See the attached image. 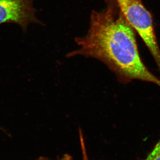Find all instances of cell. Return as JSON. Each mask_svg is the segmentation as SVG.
I'll list each match as a JSON object with an SVG mask.
<instances>
[{
  "label": "cell",
  "mask_w": 160,
  "mask_h": 160,
  "mask_svg": "<svg viewBox=\"0 0 160 160\" xmlns=\"http://www.w3.org/2000/svg\"><path fill=\"white\" fill-rule=\"evenodd\" d=\"M35 0H0V25L13 23L26 31L29 24H39L33 7Z\"/></svg>",
  "instance_id": "3957f363"
},
{
  "label": "cell",
  "mask_w": 160,
  "mask_h": 160,
  "mask_svg": "<svg viewBox=\"0 0 160 160\" xmlns=\"http://www.w3.org/2000/svg\"><path fill=\"white\" fill-rule=\"evenodd\" d=\"M38 160H49L45 158H41ZM73 160L71 156L68 154H65L62 158H61L59 160Z\"/></svg>",
  "instance_id": "8992f818"
},
{
  "label": "cell",
  "mask_w": 160,
  "mask_h": 160,
  "mask_svg": "<svg viewBox=\"0 0 160 160\" xmlns=\"http://www.w3.org/2000/svg\"><path fill=\"white\" fill-rule=\"evenodd\" d=\"M80 140L81 149H82V160H89L87 151H86L85 141H84V138H83L82 132L81 131H80Z\"/></svg>",
  "instance_id": "5b68a950"
},
{
  "label": "cell",
  "mask_w": 160,
  "mask_h": 160,
  "mask_svg": "<svg viewBox=\"0 0 160 160\" xmlns=\"http://www.w3.org/2000/svg\"><path fill=\"white\" fill-rule=\"evenodd\" d=\"M104 11H93L86 36L76 38L79 49L70 56L82 55L105 63L122 80H138L160 87V80L143 62L134 29L119 9L115 0H107Z\"/></svg>",
  "instance_id": "6da1fadb"
},
{
  "label": "cell",
  "mask_w": 160,
  "mask_h": 160,
  "mask_svg": "<svg viewBox=\"0 0 160 160\" xmlns=\"http://www.w3.org/2000/svg\"><path fill=\"white\" fill-rule=\"evenodd\" d=\"M144 160H160V140Z\"/></svg>",
  "instance_id": "277c9868"
},
{
  "label": "cell",
  "mask_w": 160,
  "mask_h": 160,
  "mask_svg": "<svg viewBox=\"0 0 160 160\" xmlns=\"http://www.w3.org/2000/svg\"><path fill=\"white\" fill-rule=\"evenodd\" d=\"M129 25L144 41L160 72V50L156 38L153 21L140 0H115Z\"/></svg>",
  "instance_id": "7a4b0ae2"
}]
</instances>
